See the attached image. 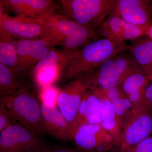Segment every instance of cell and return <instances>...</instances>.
Listing matches in <instances>:
<instances>
[{
    "label": "cell",
    "mask_w": 152,
    "mask_h": 152,
    "mask_svg": "<svg viewBox=\"0 0 152 152\" xmlns=\"http://www.w3.org/2000/svg\"><path fill=\"white\" fill-rule=\"evenodd\" d=\"M11 120L36 134L44 132L41 104L35 97L25 89L15 94L1 96Z\"/></svg>",
    "instance_id": "4"
},
{
    "label": "cell",
    "mask_w": 152,
    "mask_h": 152,
    "mask_svg": "<svg viewBox=\"0 0 152 152\" xmlns=\"http://www.w3.org/2000/svg\"><path fill=\"white\" fill-rule=\"evenodd\" d=\"M5 13V0H1L0 1V19L2 17Z\"/></svg>",
    "instance_id": "29"
},
{
    "label": "cell",
    "mask_w": 152,
    "mask_h": 152,
    "mask_svg": "<svg viewBox=\"0 0 152 152\" xmlns=\"http://www.w3.org/2000/svg\"><path fill=\"white\" fill-rule=\"evenodd\" d=\"M114 0H61L59 14L95 31L112 11Z\"/></svg>",
    "instance_id": "5"
},
{
    "label": "cell",
    "mask_w": 152,
    "mask_h": 152,
    "mask_svg": "<svg viewBox=\"0 0 152 152\" xmlns=\"http://www.w3.org/2000/svg\"><path fill=\"white\" fill-rule=\"evenodd\" d=\"M5 12L15 16L37 18L59 10V3L52 0H5Z\"/></svg>",
    "instance_id": "14"
},
{
    "label": "cell",
    "mask_w": 152,
    "mask_h": 152,
    "mask_svg": "<svg viewBox=\"0 0 152 152\" xmlns=\"http://www.w3.org/2000/svg\"><path fill=\"white\" fill-rule=\"evenodd\" d=\"M151 82L149 76L144 72H139L129 76L120 87L134 108L145 102Z\"/></svg>",
    "instance_id": "19"
},
{
    "label": "cell",
    "mask_w": 152,
    "mask_h": 152,
    "mask_svg": "<svg viewBox=\"0 0 152 152\" xmlns=\"http://www.w3.org/2000/svg\"><path fill=\"white\" fill-rule=\"evenodd\" d=\"M19 76L11 68L0 63V94H14L20 89Z\"/></svg>",
    "instance_id": "23"
},
{
    "label": "cell",
    "mask_w": 152,
    "mask_h": 152,
    "mask_svg": "<svg viewBox=\"0 0 152 152\" xmlns=\"http://www.w3.org/2000/svg\"><path fill=\"white\" fill-rule=\"evenodd\" d=\"M18 40L8 33L0 30V63L11 68L18 75V58L17 44Z\"/></svg>",
    "instance_id": "22"
},
{
    "label": "cell",
    "mask_w": 152,
    "mask_h": 152,
    "mask_svg": "<svg viewBox=\"0 0 152 152\" xmlns=\"http://www.w3.org/2000/svg\"><path fill=\"white\" fill-rule=\"evenodd\" d=\"M47 16L37 18L12 16L5 12L0 19V30L18 39H39L43 31Z\"/></svg>",
    "instance_id": "11"
},
{
    "label": "cell",
    "mask_w": 152,
    "mask_h": 152,
    "mask_svg": "<svg viewBox=\"0 0 152 152\" xmlns=\"http://www.w3.org/2000/svg\"><path fill=\"white\" fill-rule=\"evenodd\" d=\"M151 3H152V1H151Z\"/></svg>",
    "instance_id": "31"
},
{
    "label": "cell",
    "mask_w": 152,
    "mask_h": 152,
    "mask_svg": "<svg viewBox=\"0 0 152 152\" xmlns=\"http://www.w3.org/2000/svg\"><path fill=\"white\" fill-rule=\"evenodd\" d=\"M145 35L152 39V24L150 25L147 29Z\"/></svg>",
    "instance_id": "30"
},
{
    "label": "cell",
    "mask_w": 152,
    "mask_h": 152,
    "mask_svg": "<svg viewBox=\"0 0 152 152\" xmlns=\"http://www.w3.org/2000/svg\"><path fill=\"white\" fill-rule=\"evenodd\" d=\"M49 147L37 135L18 124L1 132L0 152H40Z\"/></svg>",
    "instance_id": "8"
},
{
    "label": "cell",
    "mask_w": 152,
    "mask_h": 152,
    "mask_svg": "<svg viewBox=\"0 0 152 152\" xmlns=\"http://www.w3.org/2000/svg\"><path fill=\"white\" fill-rule=\"evenodd\" d=\"M93 91L96 93L100 102L102 112L101 124L113 136L114 147L118 150L124 128L122 121L115 112L110 102L103 93L98 90Z\"/></svg>",
    "instance_id": "17"
},
{
    "label": "cell",
    "mask_w": 152,
    "mask_h": 152,
    "mask_svg": "<svg viewBox=\"0 0 152 152\" xmlns=\"http://www.w3.org/2000/svg\"><path fill=\"white\" fill-rule=\"evenodd\" d=\"M101 105L94 91L88 89L85 93L73 126L75 131L86 124H100L101 123Z\"/></svg>",
    "instance_id": "18"
},
{
    "label": "cell",
    "mask_w": 152,
    "mask_h": 152,
    "mask_svg": "<svg viewBox=\"0 0 152 152\" xmlns=\"http://www.w3.org/2000/svg\"><path fill=\"white\" fill-rule=\"evenodd\" d=\"M126 41L99 38L80 50L64 73L68 80L90 75L115 55L128 50Z\"/></svg>",
    "instance_id": "2"
},
{
    "label": "cell",
    "mask_w": 152,
    "mask_h": 152,
    "mask_svg": "<svg viewBox=\"0 0 152 152\" xmlns=\"http://www.w3.org/2000/svg\"><path fill=\"white\" fill-rule=\"evenodd\" d=\"M89 89L86 76L73 79L65 87L60 90L57 107L67 123L70 140L77 114L85 93Z\"/></svg>",
    "instance_id": "9"
},
{
    "label": "cell",
    "mask_w": 152,
    "mask_h": 152,
    "mask_svg": "<svg viewBox=\"0 0 152 152\" xmlns=\"http://www.w3.org/2000/svg\"><path fill=\"white\" fill-rule=\"evenodd\" d=\"M77 150L72 148L68 147H56L51 148L50 147L40 152H77Z\"/></svg>",
    "instance_id": "27"
},
{
    "label": "cell",
    "mask_w": 152,
    "mask_h": 152,
    "mask_svg": "<svg viewBox=\"0 0 152 152\" xmlns=\"http://www.w3.org/2000/svg\"><path fill=\"white\" fill-rule=\"evenodd\" d=\"M143 72L129 50L124 51L106 61L91 73L86 76L89 89L104 90L120 87L129 76Z\"/></svg>",
    "instance_id": "3"
},
{
    "label": "cell",
    "mask_w": 152,
    "mask_h": 152,
    "mask_svg": "<svg viewBox=\"0 0 152 152\" xmlns=\"http://www.w3.org/2000/svg\"><path fill=\"white\" fill-rule=\"evenodd\" d=\"M10 113L5 104L0 102V132L4 130L6 128L12 124Z\"/></svg>",
    "instance_id": "25"
},
{
    "label": "cell",
    "mask_w": 152,
    "mask_h": 152,
    "mask_svg": "<svg viewBox=\"0 0 152 152\" xmlns=\"http://www.w3.org/2000/svg\"></svg>",
    "instance_id": "32"
},
{
    "label": "cell",
    "mask_w": 152,
    "mask_h": 152,
    "mask_svg": "<svg viewBox=\"0 0 152 152\" xmlns=\"http://www.w3.org/2000/svg\"><path fill=\"white\" fill-rule=\"evenodd\" d=\"M129 51L145 73L152 77V39L145 35L131 41Z\"/></svg>",
    "instance_id": "20"
},
{
    "label": "cell",
    "mask_w": 152,
    "mask_h": 152,
    "mask_svg": "<svg viewBox=\"0 0 152 152\" xmlns=\"http://www.w3.org/2000/svg\"><path fill=\"white\" fill-rule=\"evenodd\" d=\"M149 26H139L119 17L108 16L96 31L99 38L132 41L145 35Z\"/></svg>",
    "instance_id": "13"
},
{
    "label": "cell",
    "mask_w": 152,
    "mask_h": 152,
    "mask_svg": "<svg viewBox=\"0 0 152 152\" xmlns=\"http://www.w3.org/2000/svg\"><path fill=\"white\" fill-rule=\"evenodd\" d=\"M98 91H101L108 99L115 112L122 121L124 127L132 116L134 107L121 88L120 86L113 87Z\"/></svg>",
    "instance_id": "21"
},
{
    "label": "cell",
    "mask_w": 152,
    "mask_h": 152,
    "mask_svg": "<svg viewBox=\"0 0 152 152\" xmlns=\"http://www.w3.org/2000/svg\"><path fill=\"white\" fill-rule=\"evenodd\" d=\"M53 48L49 47L42 39H18L17 51L18 58V75H24L30 69L45 56Z\"/></svg>",
    "instance_id": "15"
},
{
    "label": "cell",
    "mask_w": 152,
    "mask_h": 152,
    "mask_svg": "<svg viewBox=\"0 0 152 152\" xmlns=\"http://www.w3.org/2000/svg\"><path fill=\"white\" fill-rule=\"evenodd\" d=\"M79 51L53 48L50 50L34 67V79L40 88L53 86L58 80Z\"/></svg>",
    "instance_id": "6"
},
{
    "label": "cell",
    "mask_w": 152,
    "mask_h": 152,
    "mask_svg": "<svg viewBox=\"0 0 152 152\" xmlns=\"http://www.w3.org/2000/svg\"><path fill=\"white\" fill-rule=\"evenodd\" d=\"M152 133V106L146 99L141 105L134 108L130 119L124 126L118 152H129Z\"/></svg>",
    "instance_id": "7"
},
{
    "label": "cell",
    "mask_w": 152,
    "mask_h": 152,
    "mask_svg": "<svg viewBox=\"0 0 152 152\" xmlns=\"http://www.w3.org/2000/svg\"><path fill=\"white\" fill-rule=\"evenodd\" d=\"M128 152H152V136L148 137L132 147Z\"/></svg>",
    "instance_id": "26"
},
{
    "label": "cell",
    "mask_w": 152,
    "mask_h": 152,
    "mask_svg": "<svg viewBox=\"0 0 152 152\" xmlns=\"http://www.w3.org/2000/svg\"><path fill=\"white\" fill-rule=\"evenodd\" d=\"M109 16L119 17L139 26H150L152 24L151 1L114 0Z\"/></svg>",
    "instance_id": "12"
},
{
    "label": "cell",
    "mask_w": 152,
    "mask_h": 152,
    "mask_svg": "<svg viewBox=\"0 0 152 152\" xmlns=\"http://www.w3.org/2000/svg\"><path fill=\"white\" fill-rule=\"evenodd\" d=\"M41 108L44 132L60 141H70L67 123L57 106L49 107L41 103Z\"/></svg>",
    "instance_id": "16"
},
{
    "label": "cell",
    "mask_w": 152,
    "mask_h": 152,
    "mask_svg": "<svg viewBox=\"0 0 152 152\" xmlns=\"http://www.w3.org/2000/svg\"><path fill=\"white\" fill-rule=\"evenodd\" d=\"M40 98L42 103L49 107L57 106V102L60 90L53 86L44 88L41 89Z\"/></svg>",
    "instance_id": "24"
},
{
    "label": "cell",
    "mask_w": 152,
    "mask_h": 152,
    "mask_svg": "<svg viewBox=\"0 0 152 152\" xmlns=\"http://www.w3.org/2000/svg\"><path fill=\"white\" fill-rule=\"evenodd\" d=\"M73 140L80 152H107L114 147L112 135L101 124H86L76 131Z\"/></svg>",
    "instance_id": "10"
},
{
    "label": "cell",
    "mask_w": 152,
    "mask_h": 152,
    "mask_svg": "<svg viewBox=\"0 0 152 152\" xmlns=\"http://www.w3.org/2000/svg\"><path fill=\"white\" fill-rule=\"evenodd\" d=\"M40 39L48 46L80 50L88 44L99 39L96 31L56 13L45 17L43 31Z\"/></svg>",
    "instance_id": "1"
},
{
    "label": "cell",
    "mask_w": 152,
    "mask_h": 152,
    "mask_svg": "<svg viewBox=\"0 0 152 152\" xmlns=\"http://www.w3.org/2000/svg\"><path fill=\"white\" fill-rule=\"evenodd\" d=\"M151 83L147 89L146 92V99L149 103L152 106V77H150Z\"/></svg>",
    "instance_id": "28"
}]
</instances>
